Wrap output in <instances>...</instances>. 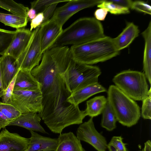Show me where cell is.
I'll list each match as a JSON object with an SVG mask.
<instances>
[{
  "label": "cell",
  "instance_id": "1",
  "mask_svg": "<svg viewBox=\"0 0 151 151\" xmlns=\"http://www.w3.org/2000/svg\"><path fill=\"white\" fill-rule=\"evenodd\" d=\"M71 93L63 77L55 97L42 107L39 113L41 119L52 132L61 134L65 127L83 122L86 116L85 111L67 101Z\"/></svg>",
  "mask_w": 151,
  "mask_h": 151
},
{
  "label": "cell",
  "instance_id": "2",
  "mask_svg": "<svg viewBox=\"0 0 151 151\" xmlns=\"http://www.w3.org/2000/svg\"><path fill=\"white\" fill-rule=\"evenodd\" d=\"M71 60L67 46L52 47L43 53L40 63L31 71L42 85V96L56 89L60 75L66 71Z\"/></svg>",
  "mask_w": 151,
  "mask_h": 151
},
{
  "label": "cell",
  "instance_id": "3",
  "mask_svg": "<svg viewBox=\"0 0 151 151\" xmlns=\"http://www.w3.org/2000/svg\"><path fill=\"white\" fill-rule=\"evenodd\" d=\"M105 36L99 21L94 17L81 18L63 29L50 48L82 44Z\"/></svg>",
  "mask_w": 151,
  "mask_h": 151
},
{
  "label": "cell",
  "instance_id": "4",
  "mask_svg": "<svg viewBox=\"0 0 151 151\" xmlns=\"http://www.w3.org/2000/svg\"><path fill=\"white\" fill-rule=\"evenodd\" d=\"M70 50L73 60L89 65L107 60L119 53L112 38L106 36L86 43L72 45Z\"/></svg>",
  "mask_w": 151,
  "mask_h": 151
},
{
  "label": "cell",
  "instance_id": "5",
  "mask_svg": "<svg viewBox=\"0 0 151 151\" xmlns=\"http://www.w3.org/2000/svg\"><path fill=\"white\" fill-rule=\"evenodd\" d=\"M107 93L108 101L117 121L128 127L135 125L141 116L140 108L137 103L115 85L110 86Z\"/></svg>",
  "mask_w": 151,
  "mask_h": 151
},
{
  "label": "cell",
  "instance_id": "6",
  "mask_svg": "<svg viewBox=\"0 0 151 151\" xmlns=\"http://www.w3.org/2000/svg\"><path fill=\"white\" fill-rule=\"evenodd\" d=\"M101 73L97 66L87 65L71 60L62 75L66 84L72 93L83 87L98 82Z\"/></svg>",
  "mask_w": 151,
  "mask_h": 151
},
{
  "label": "cell",
  "instance_id": "7",
  "mask_svg": "<svg viewBox=\"0 0 151 151\" xmlns=\"http://www.w3.org/2000/svg\"><path fill=\"white\" fill-rule=\"evenodd\" d=\"M119 89L135 101H142L147 96L148 86L144 73L130 70L117 74L112 79Z\"/></svg>",
  "mask_w": 151,
  "mask_h": 151
},
{
  "label": "cell",
  "instance_id": "8",
  "mask_svg": "<svg viewBox=\"0 0 151 151\" xmlns=\"http://www.w3.org/2000/svg\"><path fill=\"white\" fill-rule=\"evenodd\" d=\"M41 25L32 31L26 48L17 60L19 70L31 71L39 65L43 53L41 44Z\"/></svg>",
  "mask_w": 151,
  "mask_h": 151
},
{
  "label": "cell",
  "instance_id": "9",
  "mask_svg": "<svg viewBox=\"0 0 151 151\" xmlns=\"http://www.w3.org/2000/svg\"><path fill=\"white\" fill-rule=\"evenodd\" d=\"M42 96L40 90L14 91L10 104L22 114L39 113L42 108Z\"/></svg>",
  "mask_w": 151,
  "mask_h": 151
},
{
  "label": "cell",
  "instance_id": "10",
  "mask_svg": "<svg viewBox=\"0 0 151 151\" xmlns=\"http://www.w3.org/2000/svg\"><path fill=\"white\" fill-rule=\"evenodd\" d=\"M93 119L91 117L79 125L76 136L80 141L91 145L97 151H106L108 144L106 139L96 129Z\"/></svg>",
  "mask_w": 151,
  "mask_h": 151
},
{
  "label": "cell",
  "instance_id": "11",
  "mask_svg": "<svg viewBox=\"0 0 151 151\" xmlns=\"http://www.w3.org/2000/svg\"><path fill=\"white\" fill-rule=\"evenodd\" d=\"M104 0H69L64 5L56 9L51 18L63 26L72 16L81 10L98 5Z\"/></svg>",
  "mask_w": 151,
  "mask_h": 151
},
{
  "label": "cell",
  "instance_id": "12",
  "mask_svg": "<svg viewBox=\"0 0 151 151\" xmlns=\"http://www.w3.org/2000/svg\"><path fill=\"white\" fill-rule=\"evenodd\" d=\"M29 142V138L10 132L5 128L0 132V151H25Z\"/></svg>",
  "mask_w": 151,
  "mask_h": 151
},
{
  "label": "cell",
  "instance_id": "13",
  "mask_svg": "<svg viewBox=\"0 0 151 151\" xmlns=\"http://www.w3.org/2000/svg\"><path fill=\"white\" fill-rule=\"evenodd\" d=\"M41 44L43 53L49 48L63 30V27L51 18L41 25Z\"/></svg>",
  "mask_w": 151,
  "mask_h": 151
},
{
  "label": "cell",
  "instance_id": "14",
  "mask_svg": "<svg viewBox=\"0 0 151 151\" xmlns=\"http://www.w3.org/2000/svg\"><path fill=\"white\" fill-rule=\"evenodd\" d=\"M16 30L13 39L4 55L11 56L17 60L27 46L32 31L24 28Z\"/></svg>",
  "mask_w": 151,
  "mask_h": 151
},
{
  "label": "cell",
  "instance_id": "15",
  "mask_svg": "<svg viewBox=\"0 0 151 151\" xmlns=\"http://www.w3.org/2000/svg\"><path fill=\"white\" fill-rule=\"evenodd\" d=\"M41 119L39 114L37 113L22 114L18 118L11 121L8 126H18L29 131L48 133L40 124Z\"/></svg>",
  "mask_w": 151,
  "mask_h": 151
},
{
  "label": "cell",
  "instance_id": "16",
  "mask_svg": "<svg viewBox=\"0 0 151 151\" xmlns=\"http://www.w3.org/2000/svg\"><path fill=\"white\" fill-rule=\"evenodd\" d=\"M0 67L3 88L5 91L19 70L17 60L4 55L0 57Z\"/></svg>",
  "mask_w": 151,
  "mask_h": 151
},
{
  "label": "cell",
  "instance_id": "17",
  "mask_svg": "<svg viewBox=\"0 0 151 151\" xmlns=\"http://www.w3.org/2000/svg\"><path fill=\"white\" fill-rule=\"evenodd\" d=\"M31 136L28 148L25 151H55L58 143V138L42 136L34 131H30Z\"/></svg>",
  "mask_w": 151,
  "mask_h": 151
},
{
  "label": "cell",
  "instance_id": "18",
  "mask_svg": "<svg viewBox=\"0 0 151 151\" xmlns=\"http://www.w3.org/2000/svg\"><path fill=\"white\" fill-rule=\"evenodd\" d=\"M106 91V88L98 82L76 91L71 93L67 100L71 103L78 106L94 95Z\"/></svg>",
  "mask_w": 151,
  "mask_h": 151
},
{
  "label": "cell",
  "instance_id": "19",
  "mask_svg": "<svg viewBox=\"0 0 151 151\" xmlns=\"http://www.w3.org/2000/svg\"><path fill=\"white\" fill-rule=\"evenodd\" d=\"M42 85L32 75L31 71L20 70L18 72L14 91L40 90Z\"/></svg>",
  "mask_w": 151,
  "mask_h": 151
},
{
  "label": "cell",
  "instance_id": "20",
  "mask_svg": "<svg viewBox=\"0 0 151 151\" xmlns=\"http://www.w3.org/2000/svg\"><path fill=\"white\" fill-rule=\"evenodd\" d=\"M138 27L133 22H128L122 32L116 37L112 38L114 44L120 51L128 46L138 35Z\"/></svg>",
  "mask_w": 151,
  "mask_h": 151
},
{
  "label": "cell",
  "instance_id": "21",
  "mask_svg": "<svg viewBox=\"0 0 151 151\" xmlns=\"http://www.w3.org/2000/svg\"><path fill=\"white\" fill-rule=\"evenodd\" d=\"M58 145L55 151H86L81 141L71 132L61 133L58 138Z\"/></svg>",
  "mask_w": 151,
  "mask_h": 151
},
{
  "label": "cell",
  "instance_id": "22",
  "mask_svg": "<svg viewBox=\"0 0 151 151\" xmlns=\"http://www.w3.org/2000/svg\"><path fill=\"white\" fill-rule=\"evenodd\" d=\"M145 42L143 60L144 74L151 84V21L147 28L142 33Z\"/></svg>",
  "mask_w": 151,
  "mask_h": 151
},
{
  "label": "cell",
  "instance_id": "23",
  "mask_svg": "<svg viewBox=\"0 0 151 151\" xmlns=\"http://www.w3.org/2000/svg\"><path fill=\"white\" fill-rule=\"evenodd\" d=\"M107 101V98L104 96H96L87 101L84 111L86 116L93 118L102 113Z\"/></svg>",
  "mask_w": 151,
  "mask_h": 151
},
{
  "label": "cell",
  "instance_id": "24",
  "mask_svg": "<svg viewBox=\"0 0 151 151\" xmlns=\"http://www.w3.org/2000/svg\"><path fill=\"white\" fill-rule=\"evenodd\" d=\"M102 114L101 126L110 131L115 129L117 121L115 114L108 101Z\"/></svg>",
  "mask_w": 151,
  "mask_h": 151
},
{
  "label": "cell",
  "instance_id": "25",
  "mask_svg": "<svg viewBox=\"0 0 151 151\" xmlns=\"http://www.w3.org/2000/svg\"><path fill=\"white\" fill-rule=\"evenodd\" d=\"M28 21L27 17L0 12V22L17 29L24 28Z\"/></svg>",
  "mask_w": 151,
  "mask_h": 151
},
{
  "label": "cell",
  "instance_id": "26",
  "mask_svg": "<svg viewBox=\"0 0 151 151\" xmlns=\"http://www.w3.org/2000/svg\"><path fill=\"white\" fill-rule=\"evenodd\" d=\"M0 7L19 16L27 17L29 8L23 4L13 0H0Z\"/></svg>",
  "mask_w": 151,
  "mask_h": 151
},
{
  "label": "cell",
  "instance_id": "27",
  "mask_svg": "<svg viewBox=\"0 0 151 151\" xmlns=\"http://www.w3.org/2000/svg\"><path fill=\"white\" fill-rule=\"evenodd\" d=\"M17 32L0 28V55L5 54Z\"/></svg>",
  "mask_w": 151,
  "mask_h": 151
},
{
  "label": "cell",
  "instance_id": "28",
  "mask_svg": "<svg viewBox=\"0 0 151 151\" xmlns=\"http://www.w3.org/2000/svg\"><path fill=\"white\" fill-rule=\"evenodd\" d=\"M97 6L99 8H105L108 12L114 14H127L130 12L128 8L113 3L109 0H104Z\"/></svg>",
  "mask_w": 151,
  "mask_h": 151
},
{
  "label": "cell",
  "instance_id": "29",
  "mask_svg": "<svg viewBox=\"0 0 151 151\" xmlns=\"http://www.w3.org/2000/svg\"><path fill=\"white\" fill-rule=\"evenodd\" d=\"M0 111L11 121L18 118L22 114L12 105L3 103L0 101Z\"/></svg>",
  "mask_w": 151,
  "mask_h": 151
},
{
  "label": "cell",
  "instance_id": "30",
  "mask_svg": "<svg viewBox=\"0 0 151 151\" xmlns=\"http://www.w3.org/2000/svg\"><path fill=\"white\" fill-rule=\"evenodd\" d=\"M69 0H38L31 2V8L34 9L37 14L42 12L53 4L68 2Z\"/></svg>",
  "mask_w": 151,
  "mask_h": 151
},
{
  "label": "cell",
  "instance_id": "31",
  "mask_svg": "<svg viewBox=\"0 0 151 151\" xmlns=\"http://www.w3.org/2000/svg\"><path fill=\"white\" fill-rule=\"evenodd\" d=\"M141 116L145 119H151V88H150L147 96L142 100Z\"/></svg>",
  "mask_w": 151,
  "mask_h": 151
},
{
  "label": "cell",
  "instance_id": "32",
  "mask_svg": "<svg viewBox=\"0 0 151 151\" xmlns=\"http://www.w3.org/2000/svg\"><path fill=\"white\" fill-rule=\"evenodd\" d=\"M131 9L150 15L151 14L150 6L143 1H133Z\"/></svg>",
  "mask_w": 151,
  "mask_h": 151
},
{
  "label": "cell",
  "instance_id": "33",
  "mask_svg": "<svg viewBox=\"0 0 151 151\" xmlns=\"http://www.w3.org/2000/svg\"><path fill=\"white\" fill-rule=\"evenodd\" d=\"M108 145L113 146L117 151H127L121 136H113Z\"/></svg>",
  "mask_w": 151,
  "mask_h": 151
},
{
  "label": "cell",
  "instance_id": "34",
  "mask_svg": "<svg viewBox=\"0 0 151 151\" xmlns=\"http://www.w3.org/2000/svg\"><path fill=\"white\" fill-rule=\"evenodd\" d=\"M17 75L6 89L4 91V94L1 97V102L3 103L10 104L11 97L14 91V86Z\"/></svg>",
  "mask_w": 151,
  "mask_h": 151
},
{
  "label": "cell",
  "instance_id": "35",
  "mask_svg": "<svg viewBox=\"0 0 151 151\" xmlns=\"http://www.w3.org/2000/svg\"><path fill=\"white\" fill-rule=\"evenodd\" d=\"M58 4L55 3L51 4L42 12L43 14L44 19L41 24L46 22L51 18Z\"/></svg>",
  "mask_w": 151,
  "mask_h": 151
},
{
  "label": "cell",
  "instance_id": "36",
  "mask_svg": "<svg viewBox=\"0 0 151 151\" xmlns=\"http://www.w3.org/2000/svg\"><path fill=\"white\" fill-rule=\"evenodd\" d=\"M44 19L43 14L42 12L37 14L36 16L31 21L30 30L32 31L40 26L43 22Z\"/></svg>",
  "mask_w": 151,
  "mask_h": 151
},
{
  "label": "cell",
  "instance_id": "37",
  "mask_svg": "<svg viewBox=\"0 0 151 151\" xmlns=\"http://www.w3.org/2000/svg\"><path fill=\"white\" fill-rule=\"evenodd\" d=\"M107 10L105 8H100L96 10L94 13L95 18L99 21L104 20L108 13Z\"/></svg>",
  "mask_w": 151,
  "mask_h": 151
},
{
  "label": "cell",
  "instance_id": "38",
  "mask_svg": "<svg viewBox=\"0 0 151 151\" xmlns=\"http://www.w3.org/2000/svg\"><path fill=\"white\" fill-rule=\"evenodd\" d=\"M113 3L129 9L131 8L133 1L131 0H110Z\"/></svg>",
  "mask_w": 151,
  "mask_h": 151
},
{
  "label": "cell",
  "instance_id": "39",
  "mask_svg": "<svg viewBox=\"0 0 151 151\" xmlns=\"http://www.w3.org/2000/svg\"><path fill=\"white\" fill-rule=\"evenodd\" d=\"M11 122L0 111V130L8 126Z\"/></svg>",
  "mask_w": 151,
  "mask_h": 151
},
{
  "label": "cell",
  "instance_id": "40",
  "mask_svg": "<svg viewBox=\"0 0 151 151\" xmlns=\"http://www.w3.org/2000/svg\"><path fill=\"white\" fill-rule=\"evenodd\" d=\"M37 13L33 8H31L27 12V17L28 21H31L36 16Z\"/></svg>",
  "mask_w": 151,
  "mask_h": 151
},
{
  "label": "cell",
  "instance_id": "41",
  "mask_svg": "<svg viewBox=\"0 0 151 151\" xmlns=\"http://www.w3.org/2000/svg\"><path fill=\"white\" fill-rule=\"evenodd\" d=\"M4 90L3 88L1 70L0 57V99L4 95Z\"/></svg>",
  "mask_w": 151,
  "mask_h": 151
},
{
  "label": "cell",
  "instance_id": "42",
  "mask_svg": "<svg viewBox=\"0 0 151 151\" xmlns=\"http://www.w3.org/2000/svg\"><path fill=\"white\" fill-rule=\"evenodd\" d=\"M144 151H151V142L150 140H148L145 143Z\"/></svg>",
  "mask_w": 151,
  "mask_h": 151
},
{
  "label": "cell",
  "instance_id": "43",
  "mask_svg": "<svg viewBox=\"0 0 151 151\" xmlns=\"http://www.w3.org/2000/svg\"><path fill=\"white\" fill-rule=\"evenodd\" d=\"M107 148L109 151H117L113 146L111 145H108Z\"/></svg>",
  "mask_w": 151,
  "mask_h": 151
},
{
  "label": "cell",
  "instance_id": "44",
  "mask_svg": "<svg viewBox=\"0 0 151 151\" xmlns=\"http://www.w3.org/2000/svg\"><path fill=\"white\" fill-rule=\"evenodd\" d=\"M139 151H144V148L142 150H141Z\"/></svg>",
  "mask_w": 151,
  "mask_h": 151
}]
</instances>
